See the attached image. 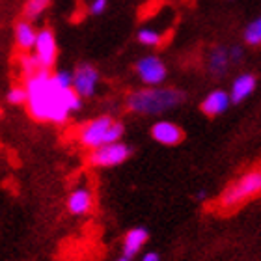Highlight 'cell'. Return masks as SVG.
<instances>
[{"mask_svg": "<svg viewBox=\"0 0 261 261\" xmlns=\"http://www.w3.org/2000/svg\"><path fill=\"white\" fill-rule=\"evenodd\" d=\"M229 103H231L229 93H226L224 90H215V92H211L203 101H201L200 109L203 114L215 118V116H220L222 112H226Z\"/></svg>", "mask_w": 261, "mask_h": 261, "instance_id": "30bf717a", "label": "cell"}, {"mask_svg": "<svg viewBox=\"0 0 261 261\" xmlns=\"http://www.w3.org/2000/svg\"><path fill=\"white\" fill-rule=\"evenodd\" d=\"M49 6H50V0H28L27 4H24L22 15H24V19H36V17L41 15Z\"/></svg>", "mask_w": 261, "mask_h": 261, "instance_id": "2e32d148", "label": "cell"}, {"mask_svg": "<svg viewBox=\"0 0 261 261\" xmlns=\"http://www.w3.org/2000/svg\"><path fill=\"white\" fill-rule=\"evenodd\" d=\"M99 82V73L97 69L90 64L79 65L73 73V88L81 97H92L95 93Z\"/></svg>", "mask_w": 261, "mask_h": 261, "instance_id": "ba28073f", "label": "cell"}, {"mask_svg": "<svg viewBox=\"0 0 261 261\" xmlns=\"http://www.w3.org/2000/svg\"><path fill=\"white\" fill-rule=\"evenodd\" d=\"M123 130L125 129L120 121L112 120L110 116H99L82 127L79 133V140L82 146L95 149V147L105 146V144L118 142L123 136Z\"/></svg>", "mask_w": 261, "mask_h": 261, "instance_id": "277c9868", "label": "cell"}, {"mask_svg": "<svg viewBox=\"0 0 261 261\" xmlns=\"http://www.w3.org/2000/svg\"><path fill=\"white\" fill-rule=\"evenodd\" d=\"M53 79L58 86L73 88V73H69V71H56V73H53Z\"/></svg>", "mask_w": 261, "mask_h": 261, "instance_id": "44dd1931", "label": "cell"}, {"mask_svg": "<svg viewBox=\"0 0 261 261\" xmlns=\"http://www.w3.org/2000/svg\"><path fill=\"white\" fill-rule=\"evenodd\" d=\"M24 86L28 92L27 105L30 116L38 121L64 123L71 112H76L82 107V97L75 88L58 86L49 69H41L28 76Z\"/></svg>", "mask_w": 261, "mask_h": 261, "instance_id": "6da1fadb", "label": "cell"}, {"mask_svg": "<svg viewBox=\"0 0 261 261\" xmlns=\"http://www.w3.org/2000/svg\"><path fill=\"white\" fill-rule=\"evenodd\" d=\"M38 41V30L30 21H19L15 24V43L22 53H30Z\"/></svg>", "mask_w": 261, "mask_h": 261, "instance_id": "8fae6325", "label": "cell"}, {"mask_svg": "<svg viewBox=\"0 0 261 261\" xmlns=\"http://www.w3.org/2000/svg\"><path fill=\"white\" fill-rule=\"evenodd\" d=\"M147 229L144 228H135L130 229V231H127L125 235V241H123V256L125 257H133L138 254V250H140L142 246H144V243L147 241Z\"/></svg>", "mask_w": 261, "mask_h": 261, "instance_id": "5bb4252c", "label": "cell"}, {"mask_svg": "<svg viewBox=\"0 0 261 261\" xmlns=\"http://www.w3.org/2000/svg\"><path fill=\"white\" fill-rule=\"evenodd\" d=\"M261 194V166L248 170L246 174H243L237 181H233L231 185L222 192V196L218 198L217 207L224 209V211H233L239 205L246 203V201L254 200L256 196Z\"/></svg>", "mask_w": 261, "mask_h": 261, "instance_id": "3957f363", "label": "cell"}, {"mask_svg": "<svg viewBox=\"0 0 261 261\" xmlns=\"http://www.w3.org/2000/svg\"><path fill=\"white\" fill-rule=\"evenodd\" d=\"M151 136L163 146H175L183 140V130L172 121H157L151 127Z\"/></svg>", "mask_w": 261, "mask_h": 261, "instance_id": "9c48e42d", "label": "cell"}, {"mask_svg": "<svg viewBox=\"0 0 261 261\" xmlns=\"http://www.w3.org/2000/svg\"><path fill=\"white\" fill-rule=\"evenodd\" d=\"M6 101H8L10 105H22V103H28L27 86H15V88H11L10 92L6 93Z\"/></svg>", "mask_w": 261, "mask_h": 261, "instance_id": "ffe728a7", "label": "cell"}, {"mask_svg": "<svg viewBox=\"0 0 261 261\" xmlns=\"http://www.w3.org/2000/svg\"><path fill=\"white\" fill-rule=\"evenodd\" d=\"M67 209L73 215H84V213L90 211L92 209V194H90V191L84 189V187L76 189L67 200Z\"/></svg>", "mask_w": 261, "mask_h": 261, "instance_id": "9a60e30c", "label": "cell"}, {"mask_svg": "<svg viewBox=\"0 0 261 261\" xmlns=\"http://www.w3.org/2000/svg\"><path fill=\"white\" fill-rule=\"evenodd\" d=\"M183 101H185V93L175 90V88L151 86L147 90L130 93L127 97V107L130 112H136V114L153 116L175 109Z\"/></svg>", "mask_w": 261, "mask_h": 261, "instance_id": "7a4b0ae2", "label": "cell"}, {"mask_svg": "<svg viewBox=\"0 0 261 261\" xmlns=\"http://www.w3.org/2000/svg\"><path fill=\"white\" fill-rule=\"evenodd\" d=\"M142 261H161V257H159V254H155V252H147L146 256L142 257Z\"/></svg>", "mask_w": 261, "mask_h": 261, "instance_id": "cb8c5ba5", "label": "cell"}, {"mask_svg": "<svg viewBox=\"0 0 261 261\" xmlns=\"http://www.w3.org/2000/svg\"><path fill=\"white\" fill-rule=\"evenodd\" d=\"M229 62H231L229 49H226V47H215L209 53V58H207L209 73L215 76H224L229 69Z\"/></svg>", "mask_w": 261, "mask_h": 261, "instance_id": "4fadbf2b", "label": "cell"}, {"mask_svg": "<svg viewBox=\"0 0 261 261\" xmlns=\"http://www.w3.org/2000/svg\"><path fill=\"white\" fill-rule=\"evenodd\" d=\"M254 90H256V76L252 75V73H243V75H239L233 81V84H231V92H229L231 103L245 101L246 97H250Z\"/></svg>", "mask_w": 261, "mask_h": 261, "instance_id": "7c38bea8", "label": "cell"}, {"mask_svg": "<svg viewBox=\"0 0 261 261\" xmlns=\"http://www.w3.org/2000/svg\"><path fill=\"white\" fill-rule=\"evenodd\" d=\"M107 6H109V0H93L90 4V13L92 15H101V13H105Z\"/></svg>", "mask_w": 261, "mask_h": 261, "instance_id": "7402d4cb", "label": "cell"}, {"mask_svg": "<svg viewBox=\"0 0 261 261\" xmlns=\"http://www.w3.org/2000/svg\"><path fill=\"white\" fill-rule=\"evenodd\" d=\"M34 55L39 60L41 69H50L56 62V55H58V45H56V38L53 30L43 28L38 32V41L34 47Z\"/></svg>", "mask_w": 261, "mask_h": 261, "instance_id": "52a82bcc", "label": "cell"}, {"mask_svg": "<svg viewBox=\"0 0 261 261\" xmlns=\"http://www.w3.org/2000/svg\"><path fill=\"white\" fill-rule=\"evenodd\" d=\"M136 75L140 76V81L147 86H161L166 81V65L159 56H142L140 60L135 64Z\"/></svg>", "mask_w": 261, "mask_h": 261, "instance_id": "8992f818", "label": "cell"}, {"mask_svg": "<svg viewBox=\"0 0 261 261\" xmlns=\"http://www.w3.org/2000/svg\"><path fill=\"white\" fill-rule=\"evenodd\" d=\"M245 41L252 47L261 45V17L254 19V21L245 28Z\"/></svg>", "mask_w": 261, "mask_h": 261, "instance_id": "e0dca14e", "label": "cell"}, {"mask_svg": "<svg viewBox=\"0 0 261 261\" xmlns=\"http://www.w3.org/2000/svg\"><path fill=\"white\" fill-rule=\"evenodd\" d=\"M229 56H231V62H233V64H239V62L245 58V49H241V47H231V49H229Z\"/></svg>", "mask_w": 261, "mask_h": 261, "instance_id": "603a6c76", "label": "cell"}, {"mask_svg": "<svg viewBox=\"0 0 261 261\" xmlns=\"http://www.w3.org/2000/svg\"><path fill=\"white\" fill-rule=\"evenodd\" d=\"M21 71L22 75L27 76H32L36 75L38 71H41V65H39V60L36 58V55H24L21 58Z\"/></svg>", "mask_w": 261, "mask_h": 261, "instance_id": "d6986e66", "label": "cell"}, {"mask_svg": "<svg viewBox=\"0 0 261 261\" xmlns=\"http://www.w3.org/2000/svg\"><path fill=\"white\" fill-rule=\"evenodd\" d=\"M138 41L142 45H146V47H159L163 38H161V34L157 30H153V28H142L140 32H138Z\"/></svg>", "mask_w": 261, "mask_h": 261, "instance_id": "ac0fdd59", "label": "cell"}, {"mask_svg": "<svg viewBox=\"0 0 261 261\" xmlns=\"http://www.w3.org/2000/svg\"><path fill=\"white\" fill-rule=\"evenodd\" d=\"M130 155H133L130 146L118 140L92 149V153H90V164L101 166V168H110V166H118V164L125 163Z\"/></svg>", "mask_w": 261, "mask_h": 261, "instance_id": "5b68a950", "label": "cell"}, {"mask_svg": "<svg viewBox=\"0 0 261 261\" xmlns=\"http://www.w3.org/2000/svg\"><path fill=\"white\" fill-rule=\"evenodd\" d=\"M118 261H129V257H125V256H123V257H121V259H118Z\"/></svg>", "mask_w": 261, "mask_h": 261, "instance_id": "d4e9b609", "label": "cell"}]
</instances>
